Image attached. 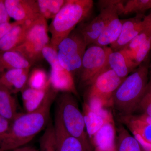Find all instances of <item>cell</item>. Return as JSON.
<instances>
[{
	"mask_svg": "<svg viewBox=\"0 0 151 151\" xmlns=\"http://www.w3.org/2000/svg\"><path fill=\"white\" fill-rule=\"evenodd\" d=\"M58 92L50 86L37 109L30 113H19L11 122L8 132L0 139V148L3 151H12L26 145L46 128L50 121V109Z\"/></svg>",
	"mask_w": 151,
	"mask_h": 151,
	"instance_id": "1",
	"label": "cell"
},
{
	"mask_svg": "<svg viewBox=\"0 0 151 151\" xmlns=\"http://www.w3.org/2000/svg\"><path fill=\"white\" fill-rule=\"evenodd\" d=\"M149 65L142 63L122 81L113 93L112 105L124 116L134 113L148 83Z\"/></svg>",
	"mask_w": 151,
	"mask_h": 151,
	"instance_id": "2",
	"label": "cell"
},
{
	"mask_svg": "<svg viewBox=\"0 0 151 151\" xmlns=\"http://www.w3.org/2000/svg\"><path fill=\"white\" fill-rule=\"evenodd\" d=\"M93 3L92 0H66L48 27L51 35L50 43L58 47L89 14Z\"/></svg>",
	"mask_w": 151,
	"mask_h": 151,
	"instance_id": "3",
	"label": "cell"
},
{
	"mask_svg": "<svg viewBox=\"0 0 151 151\" xmlns=\"http://www.w3.org/2000/svg\"><path fill=\"white\" fill-rule=\"evenodd\" d=\"M56 100L55 116L69 134L91 146L86 134L83 113L73 94L63 92Z\"/></svg>",
	"mask_w": 151,
	"mask_h": 151,
	"instance_id": "4",
	"label": "cell"
},
{
	"mask_svg": "<svg viewBox=\"0 0 151 151\" xmlns=\"http://www.w3.org/2000/svg\"><path fill=\"white\" fill-rule=\"evenodd\" d=\"M46 19L41 16L32 23L24 40L12 50L17 52L32 65L41 57L44 47L50 43Z\"/></svg>",
	"mask_w": 151,
	"mask_h": 151,
	"instance_id": "5",
	"label": "cell"
},
{
	"mask_svg": "<svg viewBox=\"0 0 151 151\" xmlns=\"http://www.w3.org/2000/svg\"><path fill=\"white\" fill-rule=\"evenodd\" d=\"M87 45L83 37L74 29L58 46L60 65L74 74L80 73L82 60Z\"/></svg>",
	"mask_w": 151,
	"mask_h": 151,
	"instance_id": "6",
	"label": "cell"
},
{
	"mask_svg": "<svg viewBox=\"0 0 151 151\" xmlns=\"http://www.w3.org/2000/svg\"><path fill=\"white\" fill-rule=\"evenodd\" d=\"M109 47H101L92 44L84 53L81 70L80 80L85 86H89L100 73L108 68Z\"/></svg>",
	"mask_w": 151,
	"mask_h": 151,
	"instance_id": "7",
	"label": "cell"
},
{
	"mask_svg": "<svg viewBox=\"0 0 151 151\" xmlns=\"http://www.w3.org/2000/svg\"><path fill=\"white\" fill-rule=\"evenodd\" d=\"M121 1V0L98 1L100 8L99 14L76 29L83 37L87 46L95 43L112 15L119 9Z\"/></svg>",
	"mask_w": 151,
	"mask_h": 151,
	"instance_id": "8",
	"label": "cell"
},
{
	"mask_svg": "<svg viewBox=\"0 0 151 151\" xmlns=\"http://www.w3.org/2000/svg\"><path fill=\"white\" fill-rule=\"evenodd\" d=\"M124 79L108 67L89 85L86 101H97L105 108L112 105L113 93Z\"/></svg>",
	"mask_w": 151,
	"mask_h": 151,
	"instance_id": "9",
	"label": "cell"
},
{
	"mask_svg": "<svg viewBox=\"0 0 151 151\" xmlns=\"http://www.w3.org/2000/svg\"><path fill=\"white\" fill-rule=\"evenodd\" d=\"M122 20V30L120 36L115 43L110 45L113 51L124 48L150 23L151 12L147 15L137 14L134 17Z\"/></svg>",
	"mask_w": 151,
	"mask_h": 151,
	"instance_id": "10",
	"label": "cell"
},
{
	"mask_svg": "<svg viewBox=\"0 0 151 151\" xmlns=\"http://www.w3.org/2000/svg\"><path fill=\"white\" fill-rule=\"evenodd\" d=\"M53 125L57 151H92L91 146L69 134L56 116Z\"/></svg>",
	"mask_w": 151,
	"mask_h": 151,
	"instance_id": "11",
	"label": "cell"
},
{
	"mask_svg": "<svg viewBox=\"0 0 151 151\" xmlns=\"http://www.w3.org/2000/svg\"><path fill=\"white\" fill-rule=\"evenodd\" d=\"M10 18L16 22L35 20L41 16L36 1L4 0Z\"/></svg>",
	"mask_w": 151,
	"mask_h": 151,
	"instance_id": "12",
	"label": "cell"
},
{
	"mask_svg": "<svg viewBox=\"0 0 151 151\" xmlns=\"http://www.w3.org/2000/svg\"><path fill=\"white\" fill-rule=\"evenodd\" d=\"M82 113L84 116L86 134L89 141L105 122L113 117L111 113L106 108L92 110L85 102L83 104Z\"/></svg>",
	"mask_w": 151,
	"mask_h": 151,
	"instance_id": "13",
	"label": "cell"
},
{
	"mask_svg": "<svg viewBox=\"0 0 151 151\" xmlns=\"http://www.w3.org/2000/svg\"><path fill=\"white\" fill-rule=\"evenodd\" d=\"M108 63L109 68L122 79H125L138 67L124 49L117 51H113L111 49Z\"/></svg>",
	"mask_w": 151,
	"mask_h": 151,
	"instance_id": "14",
	"label": "cell"
},
{
	"mask_svg": "<svg viewBox=\"0 0 151 151\" xmlns=\"http://www.w3.org/2000/svg\"><path fill=\"white\" fill-rule=\"evenodd\" d=\"M116 133L112 117L105 122L89 142L94 144L96 151H110L116 147Z\"/></svg>",
	"mask_w": 151,
	"mask_h": 151,
	"instance_id": "15",
	"label": "cell"
},
{
	"mask_svg": "<svg viewBox=\"0 0 151 151\" xmlns=\"http://www.w3.org/2000/svg\"><path fill=\"white\" fill-rule=\"evenodd\" d=\"M35 20L19 22L12 28L0 40V53L12 50L21 44Z\"/></svg>",
	"mask_w": 151,
	"mask_h": 151,
	"instance_id": "16",
	"label": "cell"
},
{
	"mask_svg": "<svg viewBox=\"0 0 151 151\" xmlns=\"http://www.w3.org/2000/svg\"><path fill=\"white\" fill-rule=\"evenodd\" d=\"M49 81L50 86L57 92H68L78 95L73 76L63 68L58 70L51 69Z\"/></svg>",
	"mask_w": 151,
	"mask_h": 151,
	"instance_id": "17",
	"label": "cell"
},
{
	"mask_svg": "<svg viewBox=\"0 0 151 151\" xmlns=\"http://www.w3.org/2000/svg\"><path fill=\"white\" fill-rule=\"evenodd\" d=\"M119 7L112 15L101 35L94 44L101 47H108L115 43L118 39L122 27V20L119 17Z\"/></svg>",
	"mask_w": 151,
	"mask_h": 151,
	"instance_id": "18",
	"label": "cell"
},
{
	"mask_svg": "<svg viewBox=\"0 0 151 151\" xmlns=\"http://www.w3.org/2000/svg\"><path fill=\"white\" fill-rule=\"evenodd\" d=\"M32 64L21 55L13 50L0 53V76L12 69H30Z\"/></svg>",
	"mask_w": 151,
	"mask_h": 151,
	"instance_id": "19",
	"label": "cell"
},
{
	"mask_svg": "<svg viewBox=\"0 0 151 151\" xmlns=\"http://www.w3.org/2000/svg\"><path fill=\"white\" fill-rule=\"evenodd\" d=\"M19 113L12 94L8 89L0 85V116L11 123Z\"/></svg>",
	"mask_w": 151,
	"mask_h": 151,
	"instance_id": "20",
	"label": "cell"
},
{
	"mask_svg": "<svg viewBox=\"0 0 151 151\" xmlns=\"http://www.w3.org/2000/svg\"><path fill=\"white\" fill-rule=\"evenodd\" d=\"M124 122L127 124L133 134H138L151 144V124L142 121L137 116H124Z\"/></svg>",
	"mask_w": 151,
	"mask_h": 151,
	"instance_id": "21",
	"label": "cell"
},
{
	"mask_svg": "<svg viewBox=\"0 0 151 151\" xmlns=\"http://www.w3.org/2000/svg\"><path fill=\"white\" fill-rule=\"evenodd\" d=\"M116 145L117 151H145L134 137L123 127L118 130Z\"/></svg>",
	"mask_w": 151,
	"mask_h": 151,
	"instance_id": "22",
	"label": "cell"
},
{
	"mask_svg": "<svg viewBox=\"0 0 151 151\" xmlns=\"http://www.w3.org/2000/svg\"><path fill=\"white\" fill-rule=\"evenodd\" d=\"M151 9V0H128L122 1L119 9V15L131 14L145 15Z\"/></svg>",
	"mask_w": 151,
	"mask_h": 151,
	"instance_id": "23",
	"label": "cell"
},
{
	"mask_svg": "<svg viewBox=\"0 0 151 151\" xmlns=\"http://www.w3.org/2000/svg\"><path fill=\"white\" fill-rule=\"evenodd\" d=\"M66 0H37L38 8L42 17L53 19L59 12Z\"/></svg>",
	"mask_w": 151,
	"mask_h": 151,
	"instance_id": "24",
	"label": "cell"
},
{
	"mask_svg": "<svg viewBox=\"0 0 151 151\" xmlns=\"http://www.w3.org/2000/svg\"><path fill=\"white\" fill-rule=\"evenodd\" d=\"M27 84L31 88L38 90H46L50 87L46 72L41 68H35L31 71Z\"/></svg>",
	"mask_w": 151,
	"mask_h": 151,
	"instance_id": "25",
	"label": "cell"
},
{
	"mask_svg": "<svg viewBox=\"0 0 151 151\" xmlns=\"http://www.w3.org/2000/svg\"><path fill=\"white\" fill-rule=\"evenodd\" d=\"M39 151H57L54 125L50 121L40 141Z\"/></svg>",
	"mask_w": 151,
	"mask_h": 151,
	"instance_id": "26",
	"label": "cell"
},
{
	"mask_svg": "<svg viewBox=\"0 0 151 151\" xmlns=\"http://www.w3.org/2000/svg\"><path fill=\"white\" fill-rule=\"evenodd\" d=\"M42 55L50 65L51 69L58 70L63 68L60 63L57 47L49 43L42 49Z\"/></svg>",
	"mask_w": 151,
	"mask_h": 151,
	"instance_id": "27",
	"label": "cell"
},
{
	"mask_svg": "<svg viewBox=\"0 0 151 151\" xmlns=\"http://www.w3.org/2000/svg\"><path fill=\"white\" fill-rule=\"evenodd\" d=\"M151 49V37L137 49L135 50L134 51L129 52L126 50H124L127 52L133 62L138 67L146 59Z\"/></svg>",
	"mask_w": 151,
	"mask_h": 151,
	"instance_id": "28",
	"label": "cell"
},
{
	"mask_svg": "<svg viewBox=\"0 0 151 151\" xmlns=\"http://www.w3.org/2000/svg\"><path fill=\"white\" fill-rule=\"evenodd\" d=\"M138 111L140 115L151 117V74L145 91L135 112Z\"/></svg>",
	"mask_w": 151,
	"mask_h": 151,
	"instance_id": "29",
	"label": "cell"
},
{
	"mask_svg": "<svg viewBox=\"0 0 151 151\" xmlns=\"http://www.w3.org/2000/svg\"><path fill=\"white\" fill-rule=\"evenodd\" d=\"M151 37V22L123 49L126 50L128 52H132L134 51Z\"/></svg>",
	"mask_w": 151,
	"mask_h": 151,
	"instance_id": "30",
	"label": "cell"
},
{
	"mask_svg": "<svg viewBox=\"0 0 151 151\" xmlns=\"http://www.w3.org/2000/svg\"><path fill=\"white\" fill-rule=\"evenodd\" d=\"M25 70L24 69H12L7 70L0 76V85L5 86L10 90L15 81Z\"/></svg>",
	"mask_w": 151,
	"mask_h": 151,
	"instance_id": "31",
	"label": "cell"
},
{
	"mask_svg": "<svg viewBox=\"0 0 151 151\" xmlns=\"http://www.w3.org/2000/svg\"><path fill=\"white\" fill-rule=\"evenodd\" d=\"M49 89L46 90H39L31 99L23 103L26 113L32 112L40 107L45 98Z\"/></svg>",
	"mask_w": 151,
	"mask_h": 151,
	"instance_id": "32",
	"label": "cell"
},
{
	"mask_svg": "<svg viewBox=\"0 0 151 151\" xmlns=\"http://www.w3.org/2000/svg\"><path fill=\"white\" fill-rule=\"evenodd\" d=\"M29 74V69H27L19 76L10 89L12 94H17L19 92H22L26 87Z\"/></svg>",
	"mask_w": 151,
	"mask_h": 151,
	"instance_id": "33",
	"label": "cell"
},
{
	"mask_svg": "<svg viewBox=\"0 0 151 151\" xmlns=\"http://www.w3.org/2000/svg\"><path fill=\"white\" fill-rule=\"evenodd\" d=\"M10 18L6 9L4 1L0 0V24L10 22Z\"/></svg>",
	"mask_w": 151,
	"mask_h": 151,
	"instance_id": "34",
	"label": "cell"
},
{
	"mask_svg": "<svg viewBox=\"0 0 151 151\" xmlns=\"http://www.w3.org/2000/svg\"><path fill=\"white\" fill-rule=\"evenodd\" d=\"M11 122L0 116V139L8 132Z\"/></svg>",
	"mask_w": 151,
	"mask_h": 151,
	"instance_id": "35",
	"label": "cell"
},
{
	"mask_svg": "<svg viewBox=\"0 0 151 151\" xmlns=\"http://www.w3.org/2000/svg\"><path fill=\"white\" fill-rule=\"evenodd\" d=\"M19 22L15 21L13 22H10L7 23L0 24V40L12 28Z\"/></svg>",
	"mask_w": 151,
	"mask_h": 151,
	"instance_id": "36",
	"label": "cell"
},
{
	"mask_svg": "<svg viewBox=\"0 0 151 151\" xmlns=\"http://www.w3.org/2000/svg\"><path fill=\"white\" fill-rule=\"evenodd\" d=\"M11 151H39L36 148L31 146L25 145L14 149Z\"/></svg>",
	"mask_w": 151,
	"mask_h": 151,
	"instance_id": "37",
	"label": "cell"
},
{
	"mask_svg": "<svg viewBox=\"0 0 151 151\" xmlns=\"http://www.w3.org/2000/svg\"><path fill=\"white\" fill-rule=\"evenodd\" d=\"M139 119H141L142 121L149 123L151 124V117L150 116H144V115H139L137 116Z\"/></svg>",
	"mask_w": 151,
	"mask_h": 151,
	"instance_id": "38",
	"label": "cell"
},
{
	"mask_svg": "<svg viewBox=\"0 0 151 151\" xmlns=\"http://www.w3.org/2000/svg\"><path fill=\"white\" fill-rule=\"evenodd\" d=\"M110 151H117V150H116V147H115L114 148H113V150H111Z\"/></svg>",
	"mask_w": 151,
	"mask_h": 151,
	"instance_id": "39",
	"label": "cell"
},
{
	"mask_svg": "<svg viewBox=\"0 0 151 151\" xmlns=\"http://www.w3.org/2000/svg\"><path fill=\"white\" fill-rule=\"evenodd\" d=\"M149 69H150V70L151 71V64H150V65H149Z\"/></svg>",
	"mask_w": 151,
	"mask_h": 151,
	"instance_id": "40",
	"label": "cell"
},
{
	"mask_svg": "<svg viewBox=\"0 0 151 151\" xmlns=\"http://www.w3.org/2000/svg\"><path fill=\"white\" fill-rule=\"evenodd\" d=\"M0 151H4L3 150H2L1 149V148H0Z\"/></svg>",
	"mask_w": 151,
	"mask_h": 151,
	"instance_id": "41",
	"label": "cell"
}]
</instances>
